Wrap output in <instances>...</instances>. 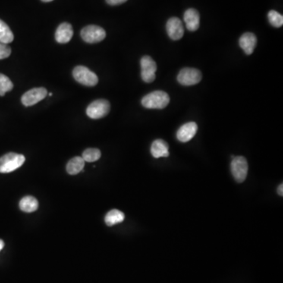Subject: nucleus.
<instances>
[{"instance_id":"nucleus-1","label":"nucleus","mask_w":283,"mask_h":283,"mask_svg":"<svg viewBox=\"0 0 283 283\" xmlns=\"http://www.w3.org/2000/svg\"><path fill=\"white\" fill-rule=\"evenodd\" d=\"M169 102L170 98L166 92L155 91L143 97L142 105L147 108H164Z\"/></svg>"},{"instance_id":"nucleus-2","label":"nucleus","mask_w":283,"mask_h":283,"mask_svg":"<svg viewBox=\"0 0 283 283\" xmlns=\"http://www.w3.org/2000/svg\"><path fill=\"white\" fill-rule=\"evenodd\" d=\"M26 161L24 155L9 153L0 158V172L9 173L23 166Z\"/></svg>"},{"instance_id":"nucleus-3","label":"nucleus","mask_w":283,"mask_h":283,"mask_svg":"<svg viewBox=\"0 0 283 283\" xmlns=\"http://www.w3.org/2000/svg\"><path fill=\"white\" fill-rule=\"evenodd\" d=\"M73 75L75 80L84 86H94L99 82V78L95 73L82 66L76 67L73 70Z\"/></svg>"},{"instance_id":"nucleus-4","label":"nucleus","mask_w":283,"mask_h":283,"mask_svg":"<svg viewBox=\"0 0 283 283\" xmlns=\"http://www.w3.org/2000/svg\"><path fill=\"white\" fill-rule=\"evenodd\" d=\"M231 173L237 183H243L247 177L248 162L244 157H234L231 164Z\"/></svg>"},{"instance_id":"nucleus-5","label":"nucleus","mask_w":283,"mask_h":283,"mask_svg":"<svg viewBox=\"0 0 283 283\" xmlns=\"http://www.w3.org/2000/svg\"><path fill=\"white\" fill-rule=\"evenodd\" d=\"M111 111V104L105 99H98L86 108V115L90 118L100 119L105 117Z\"/></svg>"},{"instance_id":"nucleus-6","label":"nucleus","mask_w":283,"mask_h":283,"mask_svg":"<svg viewBox=\"0 0 283 283\" xmlns=\"http://www.w3.org/2000/svg\"><path fill=\"white\" fill-rule=\"evenodd\" d=\"M82 39L89 43H96L103 40L106 36L105 31L97 26H89L83 28L80 32Z\"/></svg>"},{"instance_id":"nucleus-7","label":"nucleus","mask_w":283,"mask_h":283,"mask_svg":"<svg viewBox=\"0 0 283 283\" xmlns=\"http://www.w3.org/2000/svg\"><path fill=\"white\" fill-rule=\"evenodd\" d=\"M141 77L146 83H152L156 78L157 64L151 57L144 56L141 59Z\"/></svg>"},{"instance_id":"nucleus-8","label":"nucleus","mask_w":283,"mask_h":283,"mask_svg":"<svg viewBox=\"0 0 283 283\" xmlns=\"http://www.w3.org/2000/svg\"><path fill=\"white\" fill-rule=\"evenodd\" d=\"M202 78V73L197 69L185 68L179 73L177 80L183 86H192L199 83Z\"/></svg>"},{"instance_id":"nucleus-9","label":"nucleus","mask_w":283,"mask_h":283,"mask_svg":"<svg viewBox=\"0 0 283 283\" xmlns=\"http://www.w3.org/2000/svg\"><path fill=\"white\" fill-rule=\"evenodd\" d=\"M48 91L45 88L31 89L21 97V102L25 106H32L46 98Z\"/></svg>"},{"instance_id":"nucleus-10","label":"nucleus","mask_w":283,"mask_h":283,"mask_svg":"<svg viewBox=\"0 0 283 283\" xmlns=\"http://www.w3.org/2000/svg\"><path fill=\"white\" fill-rule=\"evenodd\" d=\"M167 32L168 36L172 40H179L182 39L184 34V28L181 20L178 17H171L166 24Z\"/></svg>"},{"instance_id":"nucleus-11","label":"nucleus","mask_w":283,"mask_h":283,"mask_svg":"<svg viewBox=\"0 0 283 283\" xmlns=\"http://www.w3.org/2000/svg\"><path fill=\"white\" fill-rule=\"evenodd\" d=\"M198 125L195 122H189L183 124L177 132V139L182 143H187L191 140L197 133Z\"/></svg>"},{"instance_id":"nucleus-12","label":"nucleus","mask_w":283,"mask_h":283,"mask_svg":"<svg viewBox=\"0 0 283 283\" xmlns=\"http://www.w3.org/2000/svg\"><path fill=\"white\" fill-rule=\"evenodd\" d=\"M185 23L187 29L190 32H194L198 30L200 26V15L199 11L195 9L190 8L186 10L184 13Z\"/></svg>"},{"instance_id":"nucleus-13","label":"nucleus","mask_w":283,"mask_h":283,"mask_svg":"<svg viewBox=\"0 0 283 283\" xmlns=\"http://www.w3.org/2000/svg\"><path fill=\"white\" fill-rule=\"evenodd\" d=\"M256 36L252 32H246L239 39V45L248 55L253 54L256 48Z\"/></svg>"},{"instance_id":"nucleus-14","label":"nucleus","mask_w":283,"mask_h":283,"mask_svg":"<svg viewBox=\"0 0 283 283\" xmlns=\"http://www.w3.org/2000/svg\"><path fill=\"white\" fill-rule=\"evenodd\" d=\"M73 36V27L67 23L60 25L55 32V39L59 43H67L71 40Z\"/></svg>"},{"instance_id":"nucleus-15","label":"nucleus","mask_w":283,"mask_h":283,"mask_svg":"<svg viewBox=\"0 0 283 283\" xmlns=\"http://www.w3.org/2000/svg\"><path fill=\"white\" fill-rule=\"evenodd\" d=\"M150 151L151 155L155 158H168L169 155L168 143L163 139H156L154 141Z\"/></svg>"},{"instance_id":"nucleus-16","label":"nucleus","mask_w":283,"mask_h":283,"mask_svg":"<svg viewBox=\"0 0 283 283\" xmlns=\"http://www.w3.org/2000/svg\"><path fill=\"white\" fill-rule=\"evenodd\" d=\"M85 161L82 157H75L67 164V170L70 175H77L84 168Z\"/></svg>"},{"instance_id":"nucleus-17","label":"nucleus","mask_w":283,"mask_h":283,"mask_svg":"<svg viewBox=\"0 0 283 283\" xmlns=\"http://www.w3.org/2000/svg\"><path fill=\"white\" fill-rule=\"evenodd\" d=\"M20 210L25 212H33L37 210L39 207L38 201L32 196H26L20 200L19 203Z\"/></svg>"},{"instance_id":"nucleus-18","label":"nucleus","mask_w":283,"mask_h":283,"mask_svg":"<svg viewBox=\"0 0 283 283\" xmlns=\"http://www.w3.org/2000/svg\"><path fill=\"white\" fill-rule=\"evenodd\" d=\"M124 220V214L117 209H113L108 212L105 217V222L108 227H112L115 224L123 222Z\"/></svg>"},{"instance_id":"nucleus-19","label":"nucleus","mask_w":283,"mask_h":283,"mask_svg":"<svg viewBox=\"0 0 283 283\" xmlns=\"http://www.w3.org/2000/svg\"><path fill=\"white\" fill-rule=\"evenodd\" d=\"M14 34L10 27L2 20H0V42L10 43L14 40Z\"/></svg>"},{"instance_id":"nucleus-20","label":"nucleus","mask_w":283,"mask_h":283,"mask_svg":"<svg viewBox=\"0 0 283 283\" xmlns=\"http://www.w3.org/2000/svg\"><path fill=\"white\" fill-rule=\"evenodd\" d=\"M14 88L12 81L6 75L0 73V96H4L7 92H10Z\"/></svg>"},{"instance_id":"nucleus-21","label":"nucleus","mask_w":283,"mask_h":283,"mask_svg":"<svg viewBox=\"0 0 283 283\" xmlns=\"http://www.w3.org/2000/svg\"><path fill=\"white\" fill-rule=\"evenodd\" d=\"M82 158L86 162H95L101 158V151L95 148H89L83 151Z\"/></svg>"},{"instance_id":"nucleus-22","label":"nucleus","mask_w":283,"mask_h":283,"mask_svg":"<svg viewBox=\"0 0 283 283\" xmlns=\"http://www.w3.org/2000/svg\"><path fill=\"white\" fill-rule=\"evenodd\" d=\"M268 17L271 26L275 28H280L282 26L283 16L277 12L276 10H270Z\"/></svg>"},{"instance_id":"nucleus-23","label":"nucleus","mask_w":283,"mask_h":283,"mask_svg":"<svg viewBox=\"0 0 283 283\" xmlns=\"http://www.w3.org/2000/svg\"><path fill=\"white\" fill-rule=\"evenodd\" d=\"M10 54H11V48L6 43L0 42V60L8 58Z\"/></svg>"},{"instance_id":"nucleus-24","label":"nucleus","mask_w":283,"mask_h":283,"mask_svg":"<svg viewBox=\"0 0 283 283\" xmlns=\"http://www.w3.org/2000/svg\"><path fill=\"white\" fill-rule=\"evenodd\" d=\"M105 1H106V3L108 4V5L117 6L127 2V0H105Z\"/></svg>"},{"instance_id":"nucleus-25","label":"nucleus","mask_w":283,"mask_h":283,"mask_svg":"<svg viewBox=\"0 0 283 283\" xmlns=\"http://www.w3.org/2000/svg\"><path fill=\"white\" fill-rule=\"evenodd\" d=\"M278 193L280 195V196H282L283 195V184L281 183V184H280L279 186H278Z\"/></svg>"},{"instance_id":"nucleus-26","label":"nucleus","mask_w":283,"mask_h":283,"mask_svg":"<svg viewBox=\"0 0 283 283\" xmlns=\"http://www.w3.org/2000/svg\"><path fill=\"white\" fill-rule=\"evenodd\" d=\"M4 241H3V240H1V239H0V251H1V250H2L3 249H4Z\"/></svg>"},{"instance_id":"nucleus-27","label":"nucleus","mask_w":283,"mask_h":283,"mask_svg":"<svg viewBox=\"0 0 283 283\" xmlns=\"http://www.w3.org/2000/svg\"><path fill=\"white\" fill-rule=\"evenodd\" d=\"M42 2L45 3H48V2H51V1H53V0H42Z\"/></svg>"}]
</instances>
